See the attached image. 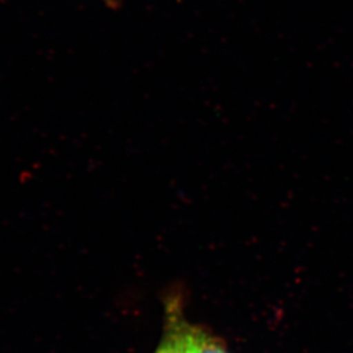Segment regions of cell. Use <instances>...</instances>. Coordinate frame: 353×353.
I'll list each match as a JSON object with an SVG mask.
<instances>
[{"label": "cell", "instance_id": "cell-2", "mask_svg": "<svg viewBox=\"0 0 353 353\" xmlns=\"http://www.w3.org/2000/svg\"><path fill=\"white\" fill-rule=\"evenodd\" d=\"M190 353H230L224 344L199 327L190 326Z\"/></svg>", "mask_w": 353, "mask_h": 353}, {"label": "cell", "instance_id": "cell-3", "mask_svg": "<svg viewBox=\"0 0 353 353\" xmlns=\"http://www.w3.org/2000/svg\"><path fill=\"white\" fill-rule=\"evenodd\" d=\"M107 5L109 6L115 7L116 3H117V0H103Z\"/></svg>", "mask_w": 353, "mask_h": 353}, {"label": "cell", "instance_id": "cell-1", "mask_svg": "<svg viewBox=\"0 0 353 353\" xmlns=\"http://www.w3.org/2000/svg\"><path fill=\"white\" fill-rule=\"evenodd\" d=\"M167 330L155 353H190V325L185 323L178 306L169 310Z\"/></svg>", "mask_w": 353, "mask_h": 353}]
</instances>
